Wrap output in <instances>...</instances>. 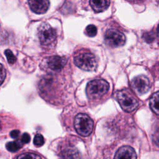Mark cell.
<instances>
[{
	"label": "cell",
	"mask_w": 159,
	"mask_h": 159,
	"mask_svg": "<svg viewBox=\"0 0 159 159\" xmlns=\"http://www.w3.org/2000/svg\"><path fill=\"white\" fill-rule=\"evenodd\" d=\"M109 88L107 81L102 79H96L89 81L86 89L87 96L90 99H98L106 94Z\"/></svg>",
	"instance_id": "obj_1"
},
{
	"label": "cell",
	"mask_w": 159,
	"mask_h": 159,
	"mask_svg": "<svg viewBox=\"0 0 159 159\" xmlns=\"http://www.w3.org/2000/svg\"><path fill=\"white\" fill-rule=\"evenodd\" d=\"M116 98L120 107L125 112H132L139 106L137 98L127 89L118 91L116 93Z\"/></svg>",
	"instance_id": "obj_2"
},
{
	"label": "cell",
	"mask_w": 159,
	"mask_h": 159,
	"mask_svg": "<svg viewBox=\"0 0 159 159\" xmlns=\"http://www.w3.org/2000/svg\"><path fill=\"white\" fill-rule=\"evenodd\" d=\"M75 65L85 71H94L98 67V60L92 53L83 52L76 55L74 58Z\"/></svg>",
	"instance_id": "obj_3"
},
{
	"label": "cell",
	"mask_w": 159,
	"mask_h": 159,
	"mask_svg": "<svg viewBox=\"0 0 159 159\" xmlns=\"http://www.w3.org/2000/svg\"><path fill=\"white\" fill-rule=\"evenodd\" d=\"M74 126L79 135L83 137H87L91 134L94 123L93 120L87 114L80 113L75 118Z\"/></svg>",
	"instance_id": "obj_4"
},
{
	"label": "cell",
	"mask_w": 159,
	"mask_h": 159,
	"mask_svg": "<svg viewBox=\"0 0 159 159\" xmlns=\"http://www.w3.org/2000/svg\"><path fill=\"white\" fill-rule=\"evenodd\" d=\"M39 40L42 45H49L56 39L55 30L47 22L42 23L37 32Z\"/></svg>",
	"instance_id": "obj_5"
},
{
	"label": "cell",
	"mask_w": 159,
	"mask_h": 159,
	"mask_svg": "<svg viewBox=\"0 0 159 159\" xmlns=\"http://www.w3.org/2000/svg\"><path fill=\"white\" fill-rule=\"evenodd\" d=\"M106 43L112 47H119L124 45L125 36L120 31L114 29H108L104 35Z\"/></svg>",
	"instance_id": "obj_6"
},
{
	"label": "cell",
	"mask_w": 159,
	"mask_h": 159,
	"mask_svg": "<svg viewBox=\"0 0 159 159\" xmlns=\"http://www.w3.org/2000/svg\"><path fill=\"white\" fill-rule=\"evenodd\" d=\"M131 87L137 94L142 95L148 91L150 88V83L147 77L140 75L132 80Z\"/></svg>",
	"instance_id": "obj_7"
},
{
	"label": "cell",
	"mask_w": 159,
	"mask_h": 159,
	"mask_svg": "<svg viewBox=\"0 0 159 159\" xmlns=\"http://www.w3.org/2000/svg\"><path fill=\"white\" fill-rule=\"evenodd\" d=\"M114 159H137V154L132 147L125 145L117 150Z\"/></svg>",
	"instance_id": "obj_8"
},
{
	"label": "cell",
	"mask_w": 159,
	"mask_h": 159,
	"mask_svg": "<svg viewBox=\"0 0 159 159\" xmlns=\"http://www.w3.org/2000/svg\"><path fill=\"white\" fill-rule=\"evenodd\" d=\"M61 159H81V155L75 147L67 146L60 149L58 154Z\"/></svg>",
	"instance_id": "obj_9"
},
{
	"label": "cell",
	"mask_w": 159,
	"mask_h": 159,
	"mask_svg": "<svg viewBox=\"0 0 159 159\" xmlns=\"http://www.w3.org/2000/svg\"><path fill=\"white\" fill-rule=\"evenodd\" d=\"M31 10L37 14L45 13L49 7V1L47 0H30L28 1Z\"/></svg>",
	"instance_id": "obj_10"
},
{
	"label": "cell",
	"mask_w": 159,
	"mask_h": 159,
	"mask_svg": "<svg viewBox=\"0 0 159 159\" xmlns=\"http://www.w3.org/2000/svg\"><path fill=\"white\" fill-rule=\"evenodd\" d=\"M67 60L65 57L58 55L50 57L47 61L48 67L53 71H60L66 65Z\"/></svg>",
	"instance_id": "obj_11"
},
{
	"label": "cell",
	"mask_w": 159,
	"mask_h": 159,
	"mask_svg": "<svg viewBox=\"0 0 159 159\" xmlns=\"http://www.w3.org/2000/svg\"><path fill=\"white\" fill-rule=\"evenodd\" d=\"M89 3L91 7L96 12H100L108 8L110 4V1L107 0H91L89 1Z\"/></svg>",
	"instance_id": "obj_12"
},
{
	"label": "cell",
	"mask_w": 159,
	"mask_h": 159,
	"mask_svg": "<svg viewBox=\"0 0 159 159\" xmlns=\"http://www.w3.org/2000/svg\"><path fill=\"white\" fill-rule=\"evenodd\" d=\"M14 159H46L43 155L33 152H24L17 154Z\"/></svg>",
	"instance_id": "obj_13"
},
{
	"label": "cell",
	"mask_w": 159,
	"mask_h": 159,
	"mask_svg": "<svg viewBox=\"0 0 159 159\" xmlns=\"http://www.w3.org/2000/svg\"><path fill=\"white\" fill-rule=\"evenodd\" d=\"M150 107L156 114L159 115V91L155 93L150 98Z\"/></svg>",
	"instance_id": "obj_14"
},
{
	"label": "cell",
	"mask_w": 159,
	"mask_h": 159,
	"mask_svg": "<svg viewBox=\"0 0 159 159\" xmlns=\"http://www.w3.org/2000/svg\"><path fill=\"white\" fill-rule=\"evenodd\" d=\"M22 143L20 141L16 140V141H12V142H9L6 144V149L11 152H14L17 151L20 148L22 147Z\"/></svg>",
	"instance_id": "obj_15"
},
{
	"label": "cell",
	"mask_w": 159,
	"mask_h": 159,
	"mask_svg": "<svg viewBox=\"0 0 159 159\" xmlns=\"http://www.w3.org/2000/svg\"><path fill=\"white\" fill-rule=\"evenodd\" d=\"M85 32L89 37H94L97 34V28L93 24L88 25L85 29Z\"/></svg>",
	"instance_id": "obj_16"
},
{
	"label": "cell",
	"mask_w": 159,
	"mask_h": 159,
	"mask_svg": "<svg viewBox=\"0 0 159 159\" xmlns=\"http://www.w3.org/2000/svg\"><path fill=\"white\" fill-rule=\"evenodd\" d=\"M4 53L6 55V58H7L8 63H10V64H14L15 63L16 60V58L14 56L12 52L9 49H7V50H5Z\"/></svg>",
	"instance_id": "obj_17"
},
{
	"label": "cell",
	"mask_w": 159,
	"mask_h": 159,
	"mask_svg": "<svg viewBox=\"0 0 159 159\" xmlns=\"http://www.w3.org/2000/svg\"><path fill=\"white\" fill-rule=\"evenodd\" d=\"M44 143V138L40 134H37L34 138V144L37 147L42 146Z\"/></svg>",
	"instance_id": "obj_18"
},
{
	"label": "cell",
	"mask_w": 159,
	"mask_h": 159,
	"mask_svg": "<svg viewBox=\"0 0 159 159\" xmlns=\"http://www.w3.org/2000/svg\"><path fill=\"white\" fill-rule=\"evenodd\" d=\"M152 139L153 141L156 144V145L159 147V127H157L155 130L152 135Z\"/></svg>",
	"instance_id": "obj_19"
},
{
	"label": "cell",
	"mask_w": 159,
	"mask_h": 159,
	"mask_svg": "<svg viewBox=\"0 0 159 159\" xmlns=\"http://www.w3.org/2000/svg\"><path fill=\"white\" fill-rule=\"evenodd\" d=\"M30 140V137L28 133H24L21 137L20 141L22 143H28Z\"/></svg>",
	"instance_id": "obj_20"
},
{
	"label": "cell",
	"mask_w": 159,
	"mask_h": 159,
	"mask_svg": "<svg viewBox=\"0 0 159 159\" xmlns=\"http://www.w3.org/2000/svg\"><path fill=\"white\" fill-rule=\"evenodd\" d=\"M1 84L3 83V81L4 80V78L6 76V73H5V70L4 68V66L2 64H1Z\"/></svg>",
	"instance_id": "obj_21"
},
{
	"label": "cell",
	"mask_w": 159,
	"mask_h": 159,
	"mask_svg": "<svg viewBox=\"0 0 159 159\" xmlns=\"http://www.w3.org/2000/svg\"><path fill=\"white\" fill-rule=\"evenodd\" d=\"M20 134V132L19 130H13L10 132V135L12 138L16 139L17 138Z\"/></svg>",
	"instance_id": "obj_22"
},
{
	"label": "cell",
	"mask_w": 159,
	"mask_h": 159,
	"mask_svg": "<svg viewBox=\"0 0 159 159\" xmlns=\"http://www.w3.org/2000/svg\"><path fill=\"white\" fill-rule=\"evenodd\" d=\"M157 33H158V35L159 37V25L158 26V30H157Z\"/></svg>",
	"instance_id": "obj_23"
}]
</instances>
